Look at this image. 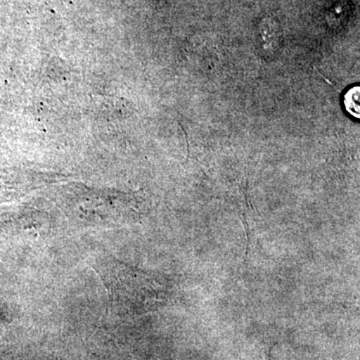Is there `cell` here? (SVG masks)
Returning <instances> with one entry per match:
<instances>
[{
    "instance_id": "1",
    "label": "cell",
    "mask_w": 360,
    "mask_h": 360,
    "mask_svg": "<svg viewBox=\"0 0 360 360\" xmlns=\"http://www.w3.org/2000/svg\"><path fill=\"white\" fill-rule=\"evenodd\" d=\"M355 101H359V89H354L348 92L345 103L347 104V110L354 115V111L359 115V106L356 105ZM359 104V103H357Z\"/></svg>"
}]
</instances>
